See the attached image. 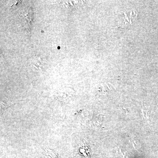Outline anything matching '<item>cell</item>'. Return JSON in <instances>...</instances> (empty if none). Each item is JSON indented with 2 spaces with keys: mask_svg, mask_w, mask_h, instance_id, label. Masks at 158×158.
I'll return each mask as SVG.
<instances>
[{
  "mask_svg": "<svg viewBox=\"0 0 158 158\" xmlns=\"http://www.w3.org/2000/svg\"><path fill=\"white\" fill-rule=\"evenodd\" d=\"M142 114H143V117L145 119H148L149 118V114L148 111L145 109H142Z\"/></svg>",
  "mask_w": 158,
  "mask_h": 158,
  "instance_id": "3",
  "label": "cell"
},
{
  "mask_svg": "<svg viewBox=\"0 0 158 158\" xmlns=\"http://www.w3.org/2000/svg\"><path fill=\"white\" fill-rule=\"evenodd\" d=\"M69 89L62 90L59 91L58 95L59 100H62V101L64 102L68 101L69 98L72 96L71 93L69 94Z\"/></svg>",
  "mask_w": 158,
  "mask_h": 158,
  "instance_id": "1",
  "label": "cell"
},
{
  "mask_svg": "<svg viewBox=\"0 0 158 158\" xmlns=\"http://www.w3.org/2000/svg\"><path fill=\"white\" fill-rule=\"evenodd\" d=\"M47 154L49 156L52 158H58L56 154L55 153V152L52 150L50 149H47L46 151Z\"/></svg>",
  "mask_w": 158,
  "mask_h": 158,
  "instance_id": "2",
  "label": "cell"
}]
</instances>
